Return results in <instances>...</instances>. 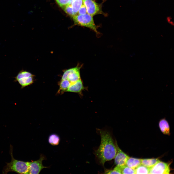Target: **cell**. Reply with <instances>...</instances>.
Listing matches in <instances>:
<instances>
[{"mask_svg":"<svg viewBox=\"0 0 174 174\" xmlns=\"http://www.w3.org/2000/svg\"><path fill=\"white\" fill-rule=\"evenodd\" d=\"M99 131L101 137V142L95 154L100 163L104 165L105 162L114 159L117 150L112 137L109 132L101 130Z\"/></svg>","mask_w":174,"mask_h":174,"instance_id":"1","label":"cell"},{"mask_svg":"<svg viewBox=\"0 0 174 174\" xmlns=\"http://www.w3.org/2000/svg\"><path fill=\"white\" fill-rule=\"evenodd\" d=\"M13 146L10 145V154L11 157V161L9 163H6L7 165L4 167L2 171L3 174L14 172L19 174H29V162L15 159L13 156Z\"/></svg>","mask_w":174,"mask_h":174,"instance_id":"2","label":"cell"},{"mask_svg":"<svg viewBox=\"0 0 174 174\" xmlns=\"http://www.w3.org/2000/svg\"><path fill=\"white\" fill-rule=\"evenodd\" d=\"M93 16L87 13L84 15L77 14L72 18L75 25L88 28L93 30L97 34H99Z\"/></svg>","mask_w":174,"mask_h":174,"instance_id":"3","label":"cell"},{"mask_svg":"<svg viewBox=\"0 0 174 174\" xmlns=\"http://www.w3.org/2000/svg\"><path fill=\"white\" fill-rule=\"evenodd\" d=\"M34 76L33 74L27 71L22 70L14 77V81L17 82L21 86V89L30 85L34 81Z\"/></svg>","mask_w":174,"mask_h":174,"instance_id":"4","label":"cell"},{"mask_svg":"<svg viewBox=\"0 0 174 174\" xmlns=\"http://www.w3.org/2000/svg\"><path fill=\"white\" fill-rule=\"evenodd\" d=\"M81 68V66H77L65 70L61 80H67L70 83V86L81 79L80 73Z\"/></svg>","mask_w":174,"mask_h":174,"instance_id":"5","label":"cell"},{"mask_svg":"<svg viewBox=\"0 0 174 174\" xmlns=\"http://www.w3.org/2000/svg\"><path fill=\"white\" fill-rule=\"evenodd\" d=\"M87 13L93 16L102 13L101 6L93 0H82Z\"/></svg>","mask_w":174,"mask_h":174,"instance_id":"6","label":"cell"},{"mask_svg":"<svg viewBox=\"0 0 174 174\" xmlns=\"http://www.w3.org/2000/svg\"><path fill=\"white\" fill-rule=\"evenodd\" d=\"M170 164L159 161L149 168V174H166L170 173Z\"/></svg>","mask_w":174,"mask_h":174,"instance_id":"7","label":"cell"},{"mask_svg":"<svg viewBox=\"0 0 174 174\" xmlns=\"http://www.w3.org/2000/svg\"><path fill=\"white\" fill-rule=\"evenodd\" d=\"M45 159V157L41 154L38 160L29 162V174H38L43 169L48 168L44 166L42 164L43 161Z\"/></svg>","mask_w":174,"mask_h":174,"instance_id":"8","label":"cell"},{"mask_svg":"<svg viewBox=\"0 0 174 174\" xmlns=\"http://www.w3.org/2000/svg\"><path fill=\"white\" fill-rule=\"evenodd\" d=\"M115 144L117 152L114 158L115 164L116 165L119 166L125 165L127 160L129 156L121 150L116 142Z\"/></svg>","mask_w":174,"mask_h":174,"instance_id":"9","label":"cell"},{"mask_svg":"<svg viewBox=\"0 0 174 174\" xmlns=\"http://www.w3.org/2000/svg\"><path fill=\"white\" fill-rule=\"evenodd\" d=\"M84 89L83 82L80 79L70 85L67 92L80 93Z\"/></svg>","mask_w":174,"mask_h":174,"instance_id":"10","label":"cell"},{"mask_svg":"<svg viewBox=\"0 0 174 174\" xmlns=\"http://www.w3.org/2000/svg\"><path fill=\"white\" fill-rule=\"evenodd\" d=\"M159 124L160 128L162 133L164 134L169 135L170 134L169 125L165 118L160 119Z\"/></svg>","mask_w":174,"mask_h":174,"instance_id":"11","label":"cell"},{"mask_svg":"<svg viewBox=\"0 0 174 174\" xmlns=\"http://www.w3.org/2000/svg\"><path fill=\"white\" fill-rule=\"evenodd\" d=\"M141 164V159L129 157L125 165L129 167L135 169Z\"/></svg>","mask_w":174,"mask_h":174,"instance_id":"12","label":"cell"},{"mask_svg":"<svg viewBox=\"0 0 174 174\" xmlns=\"http://www.w3.org/2000/svg\"><path fill=\"white\" fill-rule=\"evenodd\" d=\"M160 161L157 159H141V164L150 168Z\"/></svg>","mask_w":174,"mask_h":174,"instance_id":"13","label":"cell"},{"mask_svg":"<svg viewBox=\"0 0 174 174\" xmlns=\"http://www.w3.org/2000/svg\"><path fill=\"white\" fill-rule=\"evenodd\" d=\"M60 138L56 134L54 133L50 135L48 138V142L52 145L56 146L58 145L60 141Z\"/></svg>","mask_w":174,"mask_h":174,"instance_id":"14","label":"cell"},{"mask_svg":"<svg viewBox=\"0 0 174 174\" xmlns=\"http://www.w3.org/2000/svg\"><path fill=\"white\" fill-rule=\"evenodd\" d=\"M83 3L82 0H73L71 5L75 15L78 13V11Z\"/></svg>","mask_w":174,"mask_h":174,"instance_id":"15","label":"cell"},{"mask_svg":"<svg viewBox=\"0 0 174 174\" xmlns=\"http://www.w3.org/2000/svg\"><path fill=\"white\" fill-rule=\"evenodd\" d=\"M149 168L141 165L135 169V174H148Z\"/></svg>","mask_w":174,"mask_h":174,"instance_id":"16","label":"cell"},{"mask_svg":"<svg viewBox=\"0 0 174 174\" xmlns=\"http://www.w3.org/2000/svg\"><path fill=\"white\" fill-rule=\"evenodd\" d=\"M119 166L121 174H135V169L130 168L126 165Z\"/></svg>","mask_w":174,"mask_h":174,"instance_id":"17","label":"cell"},{"mask_svg":"<svg viewBox=\"0 0 174 174\" xmlns=\"http://www.w3.org/2000/svg\"><path fill=\"white\" fill-rule=\"evenodd\" d=\"M62 9L65 13L72 17L75 15L71 5H68L63 8Z\"/></svg>","mask_w":174,"mask_h":174,"instance_id":"18","label":"cell"},{"mask_svg":"<svg viewBox=\"0 0 174 174\" xmlns=\"http://www.w3.org/2000/svg\"><path fill=\"white\" fill-rule=\"evenodd\" d=\"M55 0L58 5L62 8L68 5H71L73 0Z\"/></svg>","mask_w":174,"mask_h":174,"instance_id":"19","label":"cell"},{"mask_svg":"<svg viewBox=\"0 0 174 174\" xmlns=\"http://www.w3.org/2000/svg\"><path fill=\"white\" fill-rule=\"evenodd\" d=\"M104 173L106 174H122L120 166L117 165L113 169L105 170Z\"/></svg>","mask_w":174,"mask_h":174,"instance_id":"20","label":"cell"},{"mask_svg":"<svg viewBox=\"0 0 174 174\" xmlns=\"http://www.w3.org/2000/svg\"><path fill=\"white\" fill-rule=\"evenodd\" d=\"M87 13L86 8L83 3L79 9L78 13L79 14L84 15L87 14Z\"/></svg>","mask_w":174,"mask_h":174,"instance_id":"21","label":"cell"}]
</instances>
